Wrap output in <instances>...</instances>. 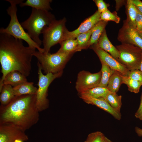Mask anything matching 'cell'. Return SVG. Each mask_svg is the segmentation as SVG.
Here are the masks:
<instances>
[{"instance_id":"1","label":"cell","mask_w":142,"mask_h":142,"mask_svg":"<svg viewBox=\"0 0 142 142\" xmlns=\"http://www.w3.org/2000/svg\"><path fill=\"white\" fill-rule=\"evenodd\" d=\"M23 40L8 34H0V63L2 75L0 86L10 72L17 71L27 77L31 73L33 52L36 49L24 46Z\"/></svg>"},{"instance_id":"2","label":"cell","mask_w":142,"mask_h":142,"mask_svg":"<svg viewBox=\"0 0 142 142\" xmlns=\"http://www.w3.org/2000/svg\"><path fill=\"white\" fill-rule=\"evenodd\" d=\"M1 108L3 109L0 114V123L13 125L24 131L39 119L36 94L15 96L8 104Z\"/></svg>"},{"instance_id":"3","label":"cell","mask_w":142,"mask_h":142,"mask_svg":"<svg viewBox=\"0 0 142 142\" xmlns=\"http://www.w3.org/2000/svg\"><path fill=\"white\" fill-rule=\"evenodd\" d=\"M9 2L10 6L7 9V13L11 18L9 23L5 28L0 29V34H5L10 35L15 38L24 40L27 43L28 46L33 48L37 49L38 51L44 53V50L35 43L30 37L18 20L17 16V5L23 2L22 0H6Z\"/></svg>"},{"instance_id":"4","label":"cell","mask_w":142,"mask_h":142,"mask_svg":"<svg viewBox=\"0 0 142 142\" xmlns=\"http://www.w3.org/2000/svg\"><path fill=\"white\" fill-rule=\"evenodd\" d=\"M55 19L54 15L49 11L32 8L30 16L21 24L31 38L40 47L42 41L39 38L40 34L44 28Z\"/></svg>"},{"instance_id":"5","label":"cell","mask_w":142,"mask_h":142,"mask_svg":"<svg viewBox=\"0 0 142 142\" xmlns=\"http://www.w3.org/2000/svg\"><path fill=\"white\" fill-rule=\"evenodd\" d=\"M73 53H64L58 51L55 53L41 52L36 50L33 54L38 60L42 70L47 74L62 71L65 65Z\"/></svg>"},{"instance_id":"6","label":"cell","mask_w":142,"mask_h":142,"mask_svg":"<svg viewBox=\"0 0 142 142\" xmlns=\"http://www.w3.org/2000/svg\"><path fill=\"white\" fill-rule=\"evenodd\" d=\"M66 22L65 18L59 20L55 19L44 28L42 32L44 53L49 52L52 47L66 39L68 31L65 27Z\"/></svg>"},{"instance_id":"7","label":"cell","mask_w":142,"mask_h":142,"mask_svg":"<svg viewBox=\"0 0 142 142\" xmlns=\"http://www.w3.org/2000/svg\"><path fill=\"white\" fill-rule=\"evenodd\" d=\"M115 47L118 52L119 62L130 71L140 69L142 55V50L140 48L126 43H121Z\"/></svg>"},{"instance_id":"8","label":"cell","mask_w":142,"mask_h":142,"mask_svg":"<svg viewBox=\"0 0 142 142\" xmlns=\"http://www.w3.org/2000/svg\"><path fill=\"white\" fill-rule=\"evenodd\" d=\"M38 81V88L36 94V106L39 111H41L48 107V102L47 98V92L49 86L55 79L60 77L63 72L52 73L43 74L40 66L37 63Z\"/></svg>"},{"instance_id":"9","label":"cell","mask_w":142,"mask_h":142,"mask_svg":"<svg viewBox=\"0 0 142 142\" xmlns=\"http://www.w3.org/2000/svg\"><path fill=\"white\" fill-rule=\"evenodd\" d=\"M102 77L100 71L95 73H92L82 70L78 74L75 83V89L79 94L98 86Z\"/></svg>"},{"instance_id":"10","label":"cell","mask_w":142,"mask_h":142,"mask_svg":"<svg viewBox=\"0 0 142 142\" xmlns=\"http://www.w3.org/2000/svg\"><path fill=\"white\" fill-rule=\"evenodd\" d=\"M89 48L96 53L101 63L105 64L112 69L123 75L128 76L130 71L110 54L95 44L92 45Z\"/></svg>"},{"instance_id":"11","label":"cell","mask_w":142,"mask_h":142,"mask_svg":"<svg viewBox=\"0 0 142 142\" xmlns=\"http://www.w3.org/2000/svg\"><path fill=\"white\" fill-rule=\"evenodd\" d=\"M28 139L24 131L9 124L0 123V142H14L17 139L23 141Z\"/></svg>"},{"instance_id":"12","label":"cell","mask_w":142,"mask_h":142,"mask_svg":"<svg viewBox=\"0 0 142 142\" xmlns=\"http://www.w3.org/2000/svg\"><path fill=\"white\" fill-rule=\"evenodd\" d=\"M117 39L121 43L132 44L142 50V38L136 29L129 26L124 21L123 26L119 31Z\"/></svg>"},{"instance_id":"13","label":"cell","mask_w":142,"mask_h":142,"mask_svg":"<svg viewBox=\"0 0 142 142\" xmlns=\"http://www.w3.org/2000/svg\"><path fill=\"white\" fill-rule=\"evenodd\" d=\"M101 13L97 10L93 15L86 18L75 30L72 31H68L66 39H76L80 34L87 32L91 29L100 20Z\"/></svg>"},{"instance_id":"14","label":"cell","mask_w":142,"mask_h":142,"mask_svg":"<svg viewBox=\"0 0 142 142\" xmlns=\"http://www.w3.org/2000/svg\"><path fill=\"white\" fill-rule=\"evenodd\" d=\"M79 95L80 98L86 103L96 106L110 114L117 120L121 119L120 112L113 108L104 98H94L81 94Z\"/></svg>"},{"instance_id":"15","label":"cell","mask_w":142,"mask_h":142,"mask_svg":"<svg viewBox=\"0 0 142 142\" xmlns=\"http://www.w3.org/2000/svg\"><path fill=\"white\" fill-rule=\"evenodd\" d=\"M94 44L110 54L118 61V51L115 47L112 44L108 38L105 29L104 30L97 43Z\"/></svg>"},{"instance_id":"16","label":"cell","mask_w":142,"mask_h":142,"mask_svg":"<svg viewBox=\"0 0 142 142\" xmlns=\"http://www.w3.org/2000/svg\"><path fill=\"white\" fill-rule=\"evenodd\" d=\"M27 81V77L19 72L17 71H11L5 76L0 86V91L4 85H10L14 87Z\"/></svg>"},{"instance_id":"17","label":"cell","mask_w":142,"mask_h":142,"mask_svg":"<svg viewBox=\"0 0 142 142\" xmlns=\"http://www.w3.org/2000/svg\"><path fill=\"white\" fill-rule=\"evenodd\" d=\"M37 89L34 85L33 82L27 81L13 87V93L15 96L36 94Z\"/></svg>"},{"instance_id":"18","label":"cell","mask_w":142,"mask_h":142,"mask_svg":"<svg viewBox=\"0 0 142 142\" xmlns=\"http://www.w3.org/2000/svg\"><path fill=\"white\" fill-rule=\"evenodd\" d=\"M125 8L127 17L124 21L129 26L136 29V18L138 11L132 0H126Z\"/></svg>"},{"instance_id":"19","label":"cell","mask_w":142,"mask_h":142,"mask_svg":"<svg viewBox=\"0 0 142 142\" xmlns=\"http://www.w3.org/2000/svg\"><path fill=\"white\" fill-rule=\"evenodd\" d=\"M108 23V22L100 20L93 28L92 33L88 45V48L97 43Z\"/></svg>"},{"instance_id":"20","label":"cell","mask_w":142,"mask_h":142,"mask_svg":"<svg viewBox=\"0 0 142 142\" xmlns=\"http://www.w3.org/2000/svg\"><path fill=\"white\" fill-rule=\"evenodd\" d=\"M51 0H27L20 4V6L23 7L28 6L37 9L49 11L51 10L50 3Z\"/></svg>"},{"instance_id":"21","label":"cell","mask_w":142,"mask_h":142,"mask_svg":"<svg viewBox=\"0 0 142 142\" xmlns=\"http://www.w3.org/2000/svg\"><path fill=\"white\" fill-rule=\"evenodd\" d=\"M60 48L58 52L64 53H73L78 52V43L76 39H65L59 43Z\"/></svg>"},{"instance_id":"22","label":"cell","mask_w":142,"mask_h":142,"mask_svg":"<svg viewBox=\"0 0 142 142\" xmlns=\"http://www.w3.org/2000/svg\"><path fill=\"white\" fill-rule=\"evenodd\" d=\"M12 86L4 85L0 91V101L2 105L8 104L15 97Z\"/></svg>"},{"instance_id":"23","label":"cell","mask_w":142,"mask_h":142,"mask_svg":"<svg viewBox=\"0 0 142 142\" xmlns=\"http://www.w3.org/2000/svg\"><path fill=\"white\" fill-rule=\"evenodd\" d=\"M121 74L115 71L109 80L107 88L111 92L116 93L122 84Z\"/></svg>"},{"instance_id":"24","label":"cell","mask_w":142,"mask_h":142,"mask_svg":"<svg viewBox=\"0 0 142 142\" xmlns=\"http://www.w3.org/2000/svg\"><path fill=\"white\" fill-rule=\"evenodd\" d=\"M101 63L102 68L100 71L102 73V77L98 86L107 87L109 79L115 71L105 64L103 63Z\"/></svg>"},{"instance_id":"25","label":"cell","mask_w":142,"mask_h":142,"mask_svg":"<svg viewBox=\"0 0 142 142\" xmlns=\"http://www.w3.org/2000/svg\"><path fill=\"white\" fill-rule=\"evenodd\" d=\"M105 99L114 109L120 112L122 106V96L116 93L109 92Z\"/></svg>"},{"instance_id":"26","label":"cell","mask_w":142,"mask_h":142,"mask_svg":"<svg viewBox=\"0 0 142 142\" xmlns=\"http://www.w3.org/2000/svg\"><path fill=\"white\" fill-rule=\"evenodd\" d=\"M110 92L107 87L98 86L79 94H83L94 98H105Z\"/></svg>"},{"instance_id":"27","label":"cell","mask_w":142,"mask_h":142,"mask_svg":"<svg viewBox=\"0 0 142 142\" xmlns=\"http://www.w3.org/2000/svg\"><path fill=\"white\" fill-rule=\"evenodd\" d=\"M92 28L87 32L79 34L76 37V39L78 45V51L88 48V45L92 33Z\"/></svg>"},{"instance_id":"28","label":"cell","mask_w":142,"mask_h":142,"mask_svg":"<svg viewBox=\"0 0 142 142\" xmlns=\"http://www.w3.org/2000/svg\"><path fill=\"white\" fill-rule=\"evenodd\" d=\"M122 83L126 85L128 90L130 92L137 93L139 92L140 87L142 85L141 83L133 80L127 76L121 74Z\"/></svg>"},{"instance_id":"29","label":"cell","mask_w":142,"mask_h":142,"mask_svg":"<svg viewBox=\"0 0 142 142\" xmlns=\"http://www.w3.org/2000/svg\"><path fill=\"white\" fill-rule=\"evenodd\" d=\"M120 17L118 15L115 11L111 12L108 9L100 14V20L107 22L111 21L118 24L120 22Z\"/></svg>"},{"instance_id":"30","label":"cell","mask_w":142,"mask_h":142,"mask_svg":"<svg viewBox=\"0 0 142 142\" xmlns=\"http://www.w3.org/2000/svg\"><path fill=\"white\" fill-rule=\"evenodd\" d=\"M105 137L101 132L97 131L89 134L84 142H104Z\"/></svg>"},{"instance_id":"31","label":"cell","mask_w":142,"mask_h":142,"mask_svg":"<svg viewBox=\"0 0 142 142\" xmlns=\"http://www.w3.org/2000/svg\"><path fill=\"white\" fill-rule=\"evenodd\" d=\"M128 77L142 84V72L139 70H135L130 71Z\"/></svg>"},{"instance_id":"32","label":"cell","mask_w":142,"mask_h":142,"mask_svg":"<svg viewBox=\"0 0 142 142\" xmlns=\"http://www.w3.org/2000/svg\"><path fill=\"white\" fill-rule=\"evenodd\" d=\"M93 1L97 6L98 11L100 13L104 12L108 10L109 6L108 3H106L103 0H94Z\"/></svg>"},{"instance_id":"33","label":"cell","mask_w":142,"mask_h":142,"mask_svg":"<svg viewBox=\"0 0 142 142\" xmlns=\"http://www.w3.org/2000/svg\"><path fill=\"white\" fill-rule=\"evenodd\" d=\"M136 25L137 31H142V14L138 11L136 18Z\"/></svg>"},{"instance_id":"34","label":"cell","mask_w":142,"mask_h":142,"mask_svg":"<svg viewBox=\"0 0 142 142\" xmlns=\"http://www.w3.org/2000/svg\"><path fill=\"white\" fill-rule=\"evenodd\" d=\"M135 116L136 118L142 120V93L141 96L140 105L135 114Z\"/></svg>"},{"instance_id":"35","label":"cell","mask_w":142,"mask_h":142,"mask_svg":"<svg viewBox=\"0 0 142 142\" xmlns=\"http://www.w3.org/2000/svg\"><path fill=\"white\" fill-rule=\"evenodd\" d=\"M137 10L142 14V2L140 0H132Z\"/></svg>"},{"instance_id":"36","label":"cell","mask_w":142,"mask_h":142,"mask_svg":"<svg viewBox=\"0 0 142 142\" xmlns=\"http://www.w3.org/2000/svg\"><path fill=\"white\" fill-rule=\"evenodd\" d=\"M115 8L116 11L119 10L120 8L124 4H126V1L124 0H115Z\"/></svg>"},{"instance_id":"37","label":"cell","mask_w":142,"mask_h":142,"mask_svg":"<svg viewBox=\"0 0 142 142\" xmlns=\"http://www.w3.org/2000/svg\"><path fill=\"white\" fill-rule=\"evenodd\" d=\"M135 131L139 136H142V129L136 126L135 128Z\"/></svg>"},{"instance_id":"38","label":"cell","mask_w":142,"mask_h":142,"mask_svg":"<svg viewBox=\"0 0 142 142\" xmlns=\"http://www.w3.org/2000/svg\"><path fill=\"white\" fill-rule=\"evenodd\" d=\"M104 142H112L111 140L105 136Z\"/></svg>"},{"instance_id":"39","label":"cell","mask_w":142,"mask_h":142,"mask_svg":"<svg viewBox=\"0 0 142 142\" xmlns=\"http://www.w3.org/2000/svg\"><path fill=\"white\" fill-rule=\"evenodd\" d=\"M139 70L142 72V55L141 61L140 64V68Z\"/></svg>"},{"instance_id":"40","label":"cell","mask_w":142,"mask_h":142,"mask_svg":"<svg viewBox=\"0 0 142 142\" xmlns=\"http://www.w3.org/2000/svg\"><path fill=\"white\" fill-rule=\"evenodd\" d=\"M137 31L139 36L142 38V31Z\"/></svg>"},{"instance_id":"41","label":"cell","mask_w":142,"mask_h":142,"mask_svg":"<svg viewBox=\"0 0 142 142\" xmlns=\"http://www.w3.org/2000/svg\"><path fill=\"white\" fill-rule=\"evenodd\" d=\"M22 140H19V139H17L14 142H23Z\"/></svg>"}]
</instances>
